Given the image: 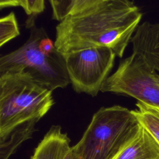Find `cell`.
Returning a JSON list of instances; mask_svg holds the SVG:
<instances>
[{"mask_svg":"<svg viewBox=\"0 0 159 159\" xmlns=\"http://www.w3.org/2000/svg\"><path fill=\"white\" fill-rule=\"evenodd\" d=\"M142 17L140 9L130 0H102L61 20L56 26L55 46L63 55L107 47L121 58Z\"/></svg>","mask_w":159,"mask_h":159,"instance_id":"cell-1","label":"cell"},{"mask_svg":"<svg viewBox=\"0 0 159 159\" xmlns=\"http://www.w3.org/2000/svg\"><path fill=\"white\" fill-rule=\"evenodd\" d=\"M37 16H29L25 26L30 29L26 42L0 58V75L23 71L51 91L65 88L70 83L64 56L55 47L42 27L35 24Z\"/></svg>","mask_w":159,"mask_h":159,"instance_id":"cell-2","label":"cell"},{"mask_svg":"<svg viewBox=\"0 0 159 159\" xmlns=\"http://www.w3.org/2000/svg\"><path fill=\"white\" fill-rule=\"evenodd\" d=\"M54 104L52 91L23 71L0 75V140L17 127L39 121Z\"/></svg>","mask_w":159,"mask_h":159,"instance_id":"cell-3","label":"cell"},{"mask_svg":"<svg viewBox=\"0 0 159 159\" xmlns=\"http://www.w3.org/2000/svg\"><path fill=\"white\" fill-rule=\"evenodd\" d=\"M140 126L132 110L119 105L102 107L93 114L80 141L71 147L80 159H115Z\"/></svg>","mask_w":159,"mask_h":159,"instance_id":"cell-4","label":"cell"},{"mask_svg":"<svg viewBox=\"0 0 159 159\" xmlns=\"http://www.w3.org/2000/svg\"><path fill=\"white\" fill-rule=\"evenodd\" d=\"M157 73L143 58L132 52L120 61L115 72L104 81L101 91L129 96L159 107Z\"/></svg>","mask_w":159,"mask_h":159,"instance_id":"cell-5","label":"cell"},{"mask_svg":"<svg viewBox=\"0 0 159 159\" xmlns=\"http://www.w3.org/2000/svg\"><path fill=\"white\" fill-rule=\"evenodd\" d=\"M73 89L96 96L112 70L116 55L107 47H92L63 55Z\"/></svg>","mask_w":159,"mask_h":159,"instance_id":"cell-6","label":"cell"},{"mask_svg":"<svg viewBox=\"0 0 159 159\" xmlns=\"http://www.w3.org/2000/svg\"><path fill=\"white\" fill-rule=\"evenodd\" d=\"M130 43L132 52L143 58L159 73V22L145 21L139 24Z\"/></svg>","mask_w":159,"mask_h":159,"instance_id":"cell-7","label":"cell"},{"mask_svg":"<svg viewBox=\"0 0 159 159\" xmlns=\"http://www.w3.org/2000/svg\"><path fill=\"white\" fill-rule=\"evenodd\" d=\"M70 139L60 125H52L35 148L31 159H64L70 150Z\"/></svg>","mask_w":159,"mask_h":159,"instance_id":"cell-8","label":"cell"},{"mask_svg":"<svg viewBox=\"0 0 159 159\" xmlns=\"http://www.w3.org/2000/svg\"><path fill=\"white\" fill-rule=\"evenodd\" d=\"M115 159H159V144L142 125Z\"/></svg>","mask_w":159,"mask_h":159,"instance_id":"cell-9","label":"cell"},{"mask_svg":"<svg viewBox=\"0 0 159 159\" xmlns=\"http://www.w3.org/2000/svg\"><path fill=\"white\" fill-rule=\"evenodd\" d=\"M37 122V120H32L20 125L15 129L6 140L1 141L0 159H8L20 143L32 137L35 130Z\"/></svg>","mask_w":159,"mask_h":159,"instance_id":"cell-10","label":"cell"},{"mask_svg":"<svg viewBox=\"0 0 159 159\" xmlns=\"http://www.w3.org/2000/svg\"><path fill=\"white\" fill-rule=\"evenodd\" d=\"M132 110L140 124L159 144V107L138 101Z\"/></svg>","mask_w":159,"mask_h":159,"instance_id":"cell-11","label":"cell"},{"mask_svg":"<svg viewBox=\"0 0 159 159\" xmlns=\"http://www.w3.org/2000/svg\"><path fill=\"white\" fill-rule=\"evenodd\" d=\"M20 35L17 21L14 12H11L0 20V46L2 47L10 40Z\"/></svg>","mask_w":159,"mask_h":159,"instance_id":"cell-12","label":"cell"},{"mask_svg":"<svg viewBox=\"0 0 159 159\" xmlns=\"http://www.w3.org/2000/svg\"><path fill=\"white\" fill-rule=\"evenodd\" d=\"M75 0H48L52 9V18L60 22L69 15Z\"/></svg>","mask_w":159,"mask_h":159,"instance_id":"cell-13","label":"cell"},{"mask_svg":"<svg viewBox=\"0 0 159 159\" xmlns=\"http://www.w3.org/2000/svg\"><path fill=\"white\" fill-rule=\"evenodd\" d=\"M23 9L29 16H37L45 9V0H24Z\"/></svg>","mask_w":159,"mask_h":159,"instance_id":"cell-14","label":"cell"},{"mask_svg":"<svg viewBox=\"0 0 159 159\" xmlns=\"http://www.w3.org/2000/svg\"><path fill=\"white\" fill-rule=\"evenodd\" d=\"M102 0H75L69 14H74L85 11Z\"/></svg>","mask_w":159,"mask_h":159,"instance_id":"cell-15","label":"cell"},{"mask_svg":"<svg viewBox=\"0 0 159 159\" xmlns=\"http://www.w3.org/2000/svg\"><path fill=\"white\" fill-rule=\"evenodd\" d=\"M24 0H0L1 9L10 7L20 6L23 8Z\"/></svg>","mask_w":159,"mask_h":159,"instance_id":"cell-16","label":"cell"},{"mask_svg":"<svg viewBox=\"0 0 159 159\" xmlns=\"http://www.w3.org/2000/svg\"><path fill=\"white\" fill-rule=\"evenodd\" d=\"M64 159H80L79 156L75 153L72 147H71L69 152L67 153Z\"/></svg>","mask_w":159,"mask_h":159,"instance_id":"cell-17","label":"cell"},{"mask_svg":"<svg viewBox=\"0 0 159 159\" xmlns=\"http://www.w3.org/2000/svg\"><path fill=\"white\" fill-rule=\"evenodd\" d=\"M157 79L159 83V73H157Z\"/></svg>","mask_w":159,"mask_h":159,"instance_id":"cell-18","label":"cell"}]
</instances>
